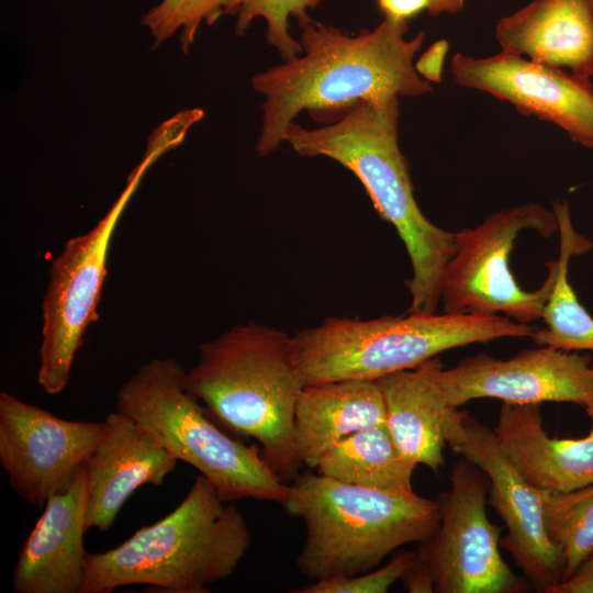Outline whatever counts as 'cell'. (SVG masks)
Instances as JSON below:
<instances>
[{
  "instance_id": "3",
  "label": "cell",
  "mask_w": 593,
  "mask_h": 593,
  "mask_svg": "<svg viewBox=\"0 0 593 593\" xmlns=\"http://www.w3.org/2000/svg\"><path fill=\"white\" fill-rule=\"evenodd\" d=\"M186 389L227 433L251 438L283 482L302 466L293 443V418L305 387L292 336L249 322L199 346L186 371Z\"/></svg>"
},
{
  "instance_id": "14",
  "label": "cell",
  "mask_w": 593,
  "mask_h": 593,
  "mask_svg": "<svg viewBox=\"0 0 593 593\" xmlns=\"http://www.w3.org/2000/svg\"><path fill=\"white\" fill-rule=\"evenodd\" d=\"M450 69L459 86L486 92L525 115L553 123L574 143L593 149L590 78L502 52L482 58L457 53Z\"/></svg>"
},
{
  "instance_id": "16",
  "label": "cell",
  "mask_w": 593,
  "mask_h": 593,
  "mask_svg": "<svg viewBox=\"0 0 593 593\" xmlns=\"http://www.w3.org/2000/svg\"><path fill=\"white\" fill-rule=\"evenodd\" d=\"M90 456L87 529L108 530L124 503L142 485H161L178 460L146 427L113 411Z\"/></svg>"
},
{
  "instance_id": "5",
  "label": "cell",
  "mask_w": 593,
  "mask_h": 593,
  "mask_svg": "<svg viewBox=\"0 0 593 593\" xmlns=\"http://www.w3.org/2000/svg\"><path fill=\"white\" fill-rule=\"evenodd\" d=\"M282 506L305 524L296 566L313 581L374 570L403 545L428 540L440 523L437 500L414 491L354 485L311 471L288 484Z\"/></svg>"
},
{
  "instance_id": "17",
  "label": "cell",
  "mask_w": 593,
  "mask_h": 593,
  "mask_svg": "<svg viewBox=\"0 0 593 593\" xmlns=\"http://www.w3.org/2000/svg\"><path fill=\"white\" fill-rule=\"evenodd\" d=\"M502 53L593 78V0H533L499 20Z\"/></svg>"
},
{
  "instance_id": "11",
  "label": "cell",
  "mask_w": 593,
  "mask_h": 593,
  "mask_svg": "<svg viewBox=\"0 0 593 593\" xmlns=\"http://www.w3.org/2000/svg\"><path fill=\"white\" fill-rule=\"evenodd\" d=\"M444 435L454 452L486 473L489 503L507 529L500 546L512 556L536 591L550 593L563 580L564 559L546 533L541 490L515 468L494 430L467 412L449 406L444 417Z\"/></svg>"
},
{
  "instance_id": "6",
  "label": "cell",
  "mask_w": 593,
  "mask_h": 593,
  "mask_svg": "<svg viewBox=\"0 0 593 593\" xmlns=\"http://www.w3.org/2000/svg\"><path fill=\"white\" fill-rule=\"evenodd\" d=\"M534 332L529 324L497 314L329 316L292 336V347L305 385H311L348 379L374 381L456 347Z\"/></svg>"
},
{
  "instance_id": "22",
  "label": "cell",
  "mask_w": 593,
  "mask_h": 593,
  "mask_svg": "<svg viewBox=\"0 0 593 593\" xmlns=\"http://www.w3.org/2000/svg\"><path fill=\"white\" fill-rule=\"evenodd\" d=\"M552 205L560 238L558 270L541 317L546 327L535 331L532 337L538 346L593 351V317L579 301L568 279L571 257L588 253L592 242L574 230L567 202L555 201Z\"/></svg>"
},
{
  "instance_id": "30",
  "label": "cell",
  "mask_w": 593,
  "mask_h": 593,
  "mask_svg": "<svg viewBox=\"0 0 593 593\" xmlns=\"http://www.w3.org/2000/svg\"><path fill=\"white\" fill-rule=\"evenodd\" d=\"M586 561L593 562V553L591 555V557H590ZM586 561H585V562H586Z\"/></svg>"
},
{
  "instance_id": "25",
  "label": "cell",
  "mask_w": 593,
  "mask_h": 593,
  "mask_svg": "<svg viewBox=\"0 0 593 593\" xmlns=\"http://www.w3.org/2000/svg\"><path fill=\"white\" fill-rule=\"evenodd\" d=\"M322 0H236L237 20L235 33L242 36L256 18L266 21L267 43L275 47L282 60L298 56L302 52L299 41L290 34L289 19H296L303 27L312 21L309 10L316 8Z\"/></svg>"
},
{
  "instance_id": "9",
  "label": "cell",
  "mask_w": 593,
  "mask_h": 593,
  "mask_svg": "<svg viewBox=\"0 0 593 593\" xmlns=\"http://www.w3.org/2000/svg\"><path fill=\"white\" fill-rule=\"evenodd\" d=\"M523 230L550 237L558 231L557 216L539 204L524 203L495 212L475 227L454 233L455 254L441 282L445 313H503L523 324L542 317L558 260L547 262L548 276L539 289L526 291L518 286L510 268V255Z\"/></svg>"
},
{
  "instance_id": "18",
  "label": "cell",
  "mask_w": 593,
  "mask_h": 593,
  "mask_svg": "<svg viewBox=\"0 0 593 593\" xmlns=\"http://www.w3.org/2000/svg\"><path fill=\"white\" fill-rule=\"evenodd\" d=\"M592 427L583 438H551L538 404L503 403L494 433L502 450L536 489L566 492L593 484V404L585 407Z\"/></svg>"
},
{
  "instance_id": "13",
  "label": "cell",
  "mask_w": 593,
  "mask_h": 593,
  "mask_svg": "<svg viewBox=\"0 0 593 593\" xmlns=\"http://www.w3.org/2000/svg\"><path fill=\"white\" fill-rule=\"evenodd\" d=\"M450 407L482 398L510 404L569 402L593 404L592 358L550 346L523 350L508 359L479 354L438 376Z\"/></svg>"
},
{
  "instance_id": "15",
  "label": "cell",
  "mask_w": 593,
  "mask_h": 593,
  "mask_svg": "<svg viewBox=\"0 0 593 593\" xmlns=\"http://www.w3.org/2000/svg\"><path fill=\"white\" fill-rule=\"evenodd\" d=\"M88 460L65 492L47 500L21 546L11 578L15 593H79L89 553L83 542L88 530Z\"/></svg>"
},
{
  "instance_id": "28",
  "label": "cell",
  "mask_w": 593,
  "mask_h": 593,
  "mask_svg": "<svg viewBox=\"0 0 593 593\" xmlns=\"http://www.w3.org/2000/svg\"><path fill=\"white\" fill-rule=\"evenodd\" d=\"M449 49L447 40L434 42L415 61L417 74L428 82L440 83L445 57Z\"/></svg>"
},
{
  "instance_id": "24",
  "label": "cell",
  "mask_w": 593,
  "mask_h": 593,
  "mask_svg": "<svg viewBox=\"0 0 593 593\" xmlns=\"http://www.w3.org/2000/svg\"><path fill=\"white\" fill-rule=\"evenodd\" d=\"M236 0H161L142 18L154 38V47L179 33L183 53L195 40L202 23L214 24L222 15L235 13Z\"/></svg>"
},
{
  "instance_id": "8",
  "label": "cell",
  "mask_w": 593,
  "mask_h": 593,
  "mask_svg": "<svg viewBox=\"0 0 593 593\" xmlns=\"http://www.w3.org/2000/svg\"><path fill=\"white\" fill-rule=\"evenodd\" d=\"M164 153L159 147H147L146 155L104 216L87 233L68 239L51 262L42 303L37 371V382L49 395L59 394L67 387L86 331L97 320L116 224L146 170Z\"/></svg>"
},
{
  "instance_id": "29",
  "label": "cell",
  "mask_w": 593,
  "mask_h": 593,
  "mask_svg": "<svg viewBox=\"0 0 593 593\" xmlns=\"http://www.w3.org/2000/svg\"><path fill=\"white\" fill-rule=\"evenodd\" d=\"M550 593H593V562H584L571 578L560 582Z\"/></svg>"
},
{
  "instance_id": "21",
  "label": "cell",
  "mask_w": 593,
  "mask_h": 593,
  "mask_svg": "<svg viewBox=\"0 0 593 593\" xmlns=\"http://www.w3.org/2000/svg\"><path fill=\"white\" fill-rule=\"evenodd\" d=\"M415 467L382 424L343 438L322 455L316 469L322 475L354 485L413 491Z\"/></svg>"
},
{
  "instance_id": "10",
  "label": "cell",
  "mask_w": 593,
  "mask_h": 593,
  "mask_svg": "<svg viewBox=\"0 0 593 593\" xmlns=\"http://www.w3.org/2000/svg\"><path fill=\"white\" fill-rule=\"evenodd\" d=\"M451 488L438 497L440 523L421 542L415 560L438 593H522L530 583L515 574L500 552L501 528L486 514L489 478L478 466L459 459Z\"/></svg>"
},
{
  "instance_id": "12",
  "label": "cell",
  "mask_w": 593,
  "mask_h": 593,
  "mask_svg": "<svg viewBox=\"0 0 593 593\" xmlns=\"http://www.w3.org/2000/svg\"><path fill=\"white\" fill-rule=\"evenodd\" d=\"M105 430V421L64 419L0 393V465L14 492L41 510L71 485Z\"/></svg>"
},
{
  "instance_id": "23",
  "label": "cell",
  "mask_w": 593,
  "mask_h": 593,
  "mask_svg": "<svg viewBox=\"0 0 593 593\" xmlns=\"http://www.w3.org/2000/svg\"><path fill=\"white\" fill-rule=\"evenodd\" d=\"M541 502L546 533L564 559V581L593 553V484L566 492L541 490Z\"/></svg>"
},
{
  "instance_id": "1",
  "label": "cell",
  "mask_w": 593,
  "mask_h": 593,
  "mask_svg": "<svg viewBox=\"0 0 593 593\" xmlns=\"http://www.w3.org/2000/svg\"><path fill=\"white\" fill-rule=\"evenodd\" d=\"M301 29V54L251 78L265 98L256 144L260 156L280 147L284 131L302 111L342 113L361 100L387 102L433 91L413 63L425 32L406 40V21L383 19L357 35L315 21Z\"/></svg>"
},
{
  "instance_id": "4",
  "label": "cell",
  "mask_w": 593,
  "mask_h": 593,
  "mask_svg": "<svg viewBox=\"0 0 593 593\" xmlns=\"http://www.w3.org/2000/svg\"><path fill=\"white\" fill-rule=\"evenodd\" d=\"M250 544L242 512L199 474L168 515L114 548L88 553L79 593H109L133 584L205 593L235 571Z\"/></svg>"
},
{
  "instance_id": "19",
  "label": "cell",
  "mask_w": 593,
  "mask_h": 593,
  "mask_svg": "<svg viewBox=\"0 0 593 593\" xmlns=\"http://www.w3.org/2000/svg\"><path fill=\"white\" fill-rule=\"evenodd\" d=\"M385 421V403L376 381L348 379L305 385L294 410L296 456L302 466L316 469L322 455L343 438Z\"/></svg>"
},
{
  "instance_id": "2",
  "label": "cell",
  "mask_w": 593,
  "mask_h": 593,
  "mask_svg": "<svg viewBox=\"0 0 593 593\" xmlns=\"http://www.w3.org/2000/svg\"><path fill=\"white\" fill-rule=\"evenodd\" d=\"M399 98L361 100L339 120L317 128L292 122L283 134L301 156H325L361 182L379 215L392 224L406 247L412 277L407 313L434 314L443 275L455 254L454 233L433 224L418 208L407 161L399 146Z\"/></svg>"
},
{
  "instance_id": "20",
  "label": "cell",
  "mask_w": 593,
  "mask_h": 593,
  "mask_svg": "<svg viewBox=\"0 0 593 593\" xmlns=\"http://www.w3.org/2000/svg\"><path fill=\"white\" fill-rule=\"evenodd\" d=\"M441 369L436 356L374 380L385 403V425L399 450L436 473L445 463L444 417L449 407L438 379Z\"/></svg>"
},
{
  "instance_id": "26",
  "label": "cell",
  "mask_w": 593,
  "mask_h": 593,
  "mask_svg": "<svg viewBox=\"0 0 593 593\" xmlns=\"http://www.w3.org/2000/svg\"><path fill=\"white\" fill-rule=\"evenodd\" d=\"M416 551H404L393 557L385 566L354 575L317 580L293 593H385L398 580H402L413 566Z\"/></svg>"
},
{
  "instance_id": "27",
  "label": "cell",
  "mask_w": 593,
  "mask_h": 593,
  "mask_svg": "<svg viewBox=\"0 0 593 593\" xmlns=\"http://www.w3.org/2000/svg\"><path fill=\"white\" fill-rule=\"evenodd\" d=\"M376 3L384 19L407 22L423 12L432 16L456 14L465 8L466 0H376Z\"/></svg>"
},
{
  "instance_id": "7",
  "label": "cell",
  "mask_w": 593,
  "mask_h": 593,
  "mask_svg": "<svg viewBox=\"0 0 593 593\" xmlns=\"http://www.w3.org/2000/svg\"><path fill=\"white\" fill-rule=\"evenodd\" d=\"M174 358H153L119 389L115 411L146 427L178 460L195 468L224 502L251 497L283 503L288 484L256 444L233 438L184 385Z\"/></svg>"
}]
</instances>
